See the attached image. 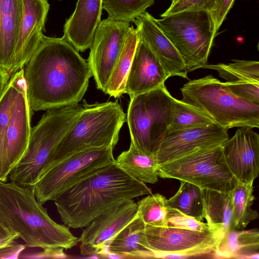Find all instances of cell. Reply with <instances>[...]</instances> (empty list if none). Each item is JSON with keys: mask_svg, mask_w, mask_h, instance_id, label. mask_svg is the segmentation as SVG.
<instances>
[{"mask_svg": "<svg viewBox=\"0 0 259 259\" xmlns=\"http://www.w3.org/2000/svg\"><path fill=\"white\" fill-rule=\"evenodd\" d=\"M31 110H48L78 104L92 76L88 61L64 36L44 35L23 68Z\"/></svg>", "mask_w": 259, "mask_h": 259, "instance_id": "1", "label": "cell"}, {"mask_svg": "<svg viewBox=\"0 0 259 259\" xmlns=\"http://www.w3.org/2000/svg\"><path fill=\"white\" fill-rule=\"evenodd\" d=\"M150 194L145 183L114 161L72 185L54 201L64 224L78 229L118 204Z\"/></svg>", "mask_w": 259, "mask_h": 259, "instance_id": "2", "label": "cell"}, {"mask_svg": "<svg viewBox=\"0 0 259 259\" xmlns=\"http://www.w3.org/2000/svg\"><path fill=\"white\" fill-rule=\"evenodd\" d=\"M0 222L17 233L26 247L64 254L78 243L66 225L58 224L39 203L34 189L0 182Z\"/></svg>", "mask_w": 259, "mask_h": 259, "instance_id": "3", "label": "cell"}, {"mask_svg": "<svg viewBox=\"0 0 259 259\" xmlns=\"http://www.w3.org/2000/svg\"><path fill=\"white\" fill-rule=\"evenodd\" d=\"M82 104V111L75 123L55 148L39 179L77 153L90 148H114L116 145L120 129L126 120V115L118 102L89 104L83 100Z\"/></svg>", "mask_w": 259, "mask_h": 259, "instance_id": "4", "label": "cell"}, {"mask_svg": "<svg viewBox=\"0 0 259 259\" xmlns=\"http://www.w3.org/2000/svg\"><path fill=\"white\" fill-rule=\"evenodd\" d=\"M181 101L227 128L259 127V103L234 94L211 75L190 80L181 88Z\"/></svg>", "mask_w": 259, "mask_h": 259, "instance_id": "5", "label": "cell"}, {"mask_svg": "<svg viewBox=\"0 0 259 259\" xmlns=\"http://www.w3.org/2000/svg\"><path fill=\"white\" fill-rule=\"evenodd\" d=\"M82 104L48 110L31 128L26 151L12 169L10 182L34 189L52 152L73 126L82 111Z\"/></svg>", "mask_w": 259, "mask_h": 259, "instance_id": "6", "label": "cell"}, {"mask_svg": "<svg viewBox=\"0 0 259 259\" xmlns=\"http://www.w3.org/2000/svg\"><path fill=\"white\" fill-rule=\"evenodd\" d=\"M155 21L179 53L188 73L207 64L217 32L208 10L182 11Z\"/></svg>", "mask_w": 259, "mask_h": 259, "instance_id": "7", "label": "cell"}, {"mask_svg": "<svg viewBox=\"0 0 259 259\" xmlns=\"http://www.w3.org/2000/svg\"><path fill=\"white\" fill-rule=\"evenodd\" d=\"M130 98L126 121L131 142L145 153L153 154L167 133L174 98L163 84Z\"/></svg>", "mask_w": 259, "mask_h": 259, "instance_id": "8", "label": "cell"}, {"mask_svg": "<svg viewBox=\"0 0 259 259\" xmlns=\"http://www.w3.org/2000/svg\"><path fill=\"white\" fill-rule=\"evenodd\" d=\"M158 175L224 193L231 192L238 182L225 162L222 145L158 165Z\"/></svg>", "mask_w": 259, "mask_h": 259, "instance_id": "9", "label": "cell"}, {"mask_svg": "<svg viewBox=\"0 0 259 259\" xmlns=\"http://www.w3.org/2000/svg\"><path fill=\"white\" fill-rule=\"evenodd\" d=\"M111 147L88 149L63 160L42 176L34 186L37 201H54L62 192L81 179L115 161Z\"/></svg>", "mask_w": 259, "mask_h": 259, "instance_id": "10", "label": "cell"}, {"mask_svg": "<svg viewBox=\"0 0 259 259\" xmlns=\"http://www.w3.org/2000/svg\"><path fill=\"white\" fill-rule=\"evenodd\" d=\"M148 245L155 258H188L213 256L221 236L213 230L198 231L167 226L145 225Z\"/></svg>", "mask_w": 259, "mask_h": 259, "instance_id": "11", "label": "cell"}, {"mask_svg": "<svg viewBox=\"0 0 259 259\" xmlns=\"http://www.w3.org/2000/svg\"><path fill=\"white\" fill-rule=\"evenodd\" d=\"M130 26V22L107 18L95 31L87 61L97 89L104 93Z\"/></svg>", "mask_w": 259, "mask_h": 259, "instance_id": "12", "label": "cell"}, {"mask_svg": "<svg viewBox=\"0 0 259 259\" xmlns=\"http://www.w3.org/2000/svg\"><path fill=\"white\" fill-rule=\"evenodd\" d=\"M228 130L213 123L168 133L158 143L153 155L159 165L198 150L221 146L229 138Z\"/></svg>", "mask_w": 259, "mask_h": 259, "instance_id": "13", "label": "cell"}, {"mask_svg": "<svg viewBox=\"0 0 259 259\" xmlns=\"http://www.w3.org/2000/svg\"><path fill=\"white\" fill-rule=\"evenodd\" d=\"M137 204L130 199L93 219L78 238L80 254L83 256L106 253L112 238L137 215Z\"/></svg>", "mask_w": 259, "mask_h": 259, "instance_id": "14", "label": "cell"}, {"mask_svg": "<svg viewBox=\"0 0 259 259\" xmlns=\"http://www.w3.org/2000/svg\"><path fill=\"white\" fill-rule=\"evenodd\" d=\"M225 162L238 182L253 183L259 174V136L252 128L241 127L222 145Z\"/></svg>", "mask_w": 259, "mask_h": 259, "instance_id": "15", "label": "cell"}, {"mask_svg": "<svg viewBox=\"0 0 259 259\" xmlns=\"http://www.w3.org/2000/svg\"><path fill=\"white\" fill-rule=\"evenodd\" d=\"M23 11L14 55L13 74L31 58L44 35L49 4L47 0H23Z\"/></svg>", "mask_w": 259, "mask_h": 259, "instance_id": "16", "label": "cell"}, {"mask_svg": "<svg viewBox=\"0 0 259 259\" xmlns=\"http://www.w3.org/2000/svg\"><path fill=\"white\" fill-rule=\"evenodd\" d=\"M168 78L156 56L139 36L126 80L125 93L131 97L154 90L164 84Z\"/></svg>", "mask_w": 259, "mask_h": 259, "instance_id": "17", "label": "cell"}, {"mask_svg": "<svg viewBox=\"0 0 259 259\" xmlns=\"http://www.w3.org/2000/svg\"><path fill=\"white\" fill-rule=\"evenodd\" d=\"M139 36L156 56L168 77L187 78L188 72L179 53L157 25L155 18L145 12L133 21Z\"/></svg>", "mask_w": 259, "mask_h": 259, "instance_id": "18", "label": "cell"}, {"mask_svg": "<svg viewBox=\"0 0 259 259\" xmlns=\"http://www.w3.org/2000/svg\"><path fill=\"white\" fill-rule=\"evenodd\" d=\"M103 9L102 0L77 1L73 13L65 23L63 35L77 51L91 47Z\"/></svg>", "mask_w": 259, "mask_h": 259, "instance_id": "19", "label": "cell"}, {"mask_svg": "<svg viewBox=\"0 0 259 259\" xmlns=\"http://www.w3.org/2000/svg\"><path fill=\"white\" fill-rule=\"evenodd\" d=\"M30 118L31 110L24 78L5 136L7 157L11 170L22 158L27 148L31 128Z\"/></svg>", "mask_w": 259, "mask_h": 259, "instance_id": "20", "label": "cell"}, {"mask_svg": "<svg viewBox=\"0 0 259 259\" xmlns=\"http://www.w3.org/2000/svg\"><path fill=\"white\" fill-rule=\"evenodd\" d=\"M23 11V0H0V70L11 76Z\"/></svg>", "mask_w": 259, "mask_h": 259, "instance_id": "21", "label": "cell"}, {"mask_svg": "<svg viewBox=\"0 0 259 259\" xmlns=\"http://www.w3.org/2000/svg\"><path fill=\"white\" fill-rule=\"evenodd\" d=\"M107 253L120 257L155 258L146 239L145 224L138 213L112 238L107 247Z\"/></svg>", "mask_w": 259, "mask_h": 259, "instance_id": "22", "label": "cell"}, {"mask_svg": "<svg viewBox=\"0 0 259 259\" xmlns=\"http://www.w3.org/2000/svg\"><path fill=\"white\" fill-rule=\"evenodd\" d=\"M259 233L257 229L228 230L218 243L213 257L258 259Z\"/></svg>", "mask_w": 259, "mask_h": 259, "instance_id": "23", "label": "cell"}, {"mask_svg": "<svg viewBox=\"0 0 259 259\" xmlns=\"http://www.w3.org/2000/svg\"><path fill=\"white\" fill-rule=\"evenodd\" d=\"M202 194L203 218L210 229L220 233L221 238L228 230L232 228L231 193L202 189Z\"/></svg>", "mask_w": 259, "mask_h": 259, "instance_id": "24", "label": "cell"}, {"mask_svg": "<svg viewBox=\"0 0 259 259\" xmlns=\"http://www.w3.org/2000/svg\"><path fill=\"white\" fill-rule=\"evenodd\" d=\"M115 163L137 179L145 183L155 184L158 180V164L153 154L139 150L132 142L127 150L115 159Z\"/></svg>", "mask_w": 259, "mask_h": 259, "instance_id": "25", "label": "cell"}, {"mask_svg": "<svg viewBox=\"0 0 259 259\" xmlns=\"http://www.w3.org/2000/svg\"><path fill=\"white\" fill-rule=\"evenodd\" d=\"M137 29L129 27L121 52L114 66L104 93L118 98L125 94V86L138 41Z\"/></svg>", "mask_w": 259, "mask_h": 259, "instance_id": "26", "label": "cell"}, {"mask_svg": "<svg viewBox=\"0 0 259 259\" xmlns=\"http://www.w3.org/2000/svg\"><path fill=\"white\" fill-rule=\"evenodd\" d=\"M253 183L238 182L231 192L232 201V228L243 229L258 218V212L252 208L254 200Z\"/></svg>", "mask_w": 259, "mask_h": 259, "instance_id": "27", "label": "cell"}, {"mask_svg": "<svg viewBox=\"0 0 259 259\" xmlns=\"http://www.w3.org/2000/svg\"><path fill=\"white\" fill-rule=\"evenodd\" d=\"M176 193L166 199L167 207L178 209L182 213L202 222L203 205L202 190L191 183L181 181Z\"/></svg>", "mask_w": 259, "mask_h": 259, "instance_id": "28", "label": "cell"}, {"mask_svg": "<svg viewBox=\"0 0 259 259\" xmlns=\"http://www.w3.org/2000/svg\"><path fill=\"white\" fill-rule=\"evenodd\" d=\"M228 64L219 63L205 65L202 68L216 70L219 75L231 84L259 83V62L254 61L232 60Z\"/></svg>", "mask_w": 259, "mask_h": 259, "instance_id": "29", "label": "cell"}, {"mask_svg": "<svg viewBox=\"0 0 259 259\" xmlns=\"http://www.w3.org/2000/svg\"><path fill=\"white\" fill-rule=\"evenodd\" d=\"M213 123H215L204 113L181 100L174 98L167 133L208 126Z\"/></svg>", "mask_w": 259, "mask_h": 259, "instance_id": "30", "label": "cell"}, {"mask_svg": "<svg viewBox=\"0 0 259 259\" xmlns=\"http://www.w3.org/2000/svg\"><path fill=\"white\" fill-rule=\"evenodd\" d=\"M155 0H102L103 9L108 18L127 22H133L146 12Z\"/></svg>", "mask_w": 259, "mask_h": 259, "instance_id": "31", "label": "cell"}, {"mask_svg": "<svg viewBox=\"0 0 259 259\" xmlns=\"http://www.w3.org/2000/svg\"><path fill=\"white\" fill-rule=\"evenodd\" d=\"M137 213L145 225L166 226L167 213L166 199L162 195L149 194L137 203Z\"/></svg>", "mask_w": 259, "mask_h": 259, "instance_id": "32", "label": "cell"}, {"mask_svg": "<svg viewBox=\"0 0 259 259\" xmlns=\"http://www.w3.org/2000/svg\"><path fill=\"white\" fill-rule=\"evenodd\" d=\"M23 69L13 74L0 98V134L6 140V133L12 116L21 83Z\"/></svg>", "mask_w": 259, "mask_h": 259, "instance_id": "33", "label": "cell"}, {"mask_svg": "<svg viewBox=\"0 0 259 259\" xmlns=\"http://www.w3.org/2000/svg\"><path fill=\"white\" fill-rule=\"evenodd\" d=\"M18 234L0 222V259L18 258L26 247L18 243Z\"/></svg>", "mask_w": 259, "mask_h": 259, "instance_id": "34", "label": "cell"}, {"mask_svg": "<svg viewBox=\"0 0 259 259\" xmlns=\"http://www.w3.org/2000/svg\"><path fill=\"white\" fill-rule=\"evenodd\" d=\"M167 207L166 226L198 231L211 230L206 223L199 221L178 209Z\"/></svg>", "mask_w": 259, "mask_h": 259, "instance_id": "35", "label": "cell"}, {"mask_svg": "<svg viewBox=\"0 0 259 259\" xmlns=\"http://www.w3.org/2000/svg\"><path fill=\"white\" fill-rule=\"evenodd\" d=\"M214 0H176L161 15V17L176 13L193 10H209Z\"/></svg>", "mask_w": 259, "mask_h": 259, "instance_id": "36", "label": "cell"}, {"mask_svg": "<svg viewBox=\"0 0 259 259\" xmlns=\"http://www.w3.org/2000/svg\"><path fill=\"white\" fill-rule=\"evenodd\" d=\"M224 84L236 96L250 102L259 103V83H247Z\"/></svg>", "mask_w": 259, "mask_h": 259, "instance_id": "37", "label": "cell"}, {"mask_svg": "<svg viewBox=\"0 0 259 259\" xmlns=\"http://www.w3.org/2000/svg\"><path fill=\"white\" fill-rule=\"evenodd\" d=\"M235 0H214L208 10L218 31L232 8Z\"/></svg>", "mask_w": 259, "mask_h": 259, "instance_id": "38", "label": "cell"}, {"mask_svg": "<svg viewBox=\"0 0 259 259\" xmlns=\"http://www.w3.org/2000/svg\"><path fill=\"white\" fill-rule=\"evenodd\" d=\"M11 171L7 153L5 139L0 134V182H6Z\"/></svg>", "mask_w": 259, "mask_h": 259, "instance_id": "39", "label": "cell"}, {"mask_svg": "<svg viewBox=\"0 0 259 259\" xmlns=\"http://www.w3.org/2000/svg\"><path fill=\"white\" fill-rule=\"evenodd\" d=\"M11 76L0 70V98L9 82Z\"/></svg>", "mask_w": 259, "mask_h": 259, "instance_id": "40", "label": "cell"}, {"mask_svg": "<svg viewBox=\"0 0 259 259\" xmlns=\"http://www.w3.org/2000/svg\"><path fill=\"white\" fill-rule=\"evenodd\" d=\"M176 0H171L172 2L175 1Z\"/></svg>", "mask_w": 259, "mask_h": 259, "instance_id": "41", "label": "cell"}]
</instances>
